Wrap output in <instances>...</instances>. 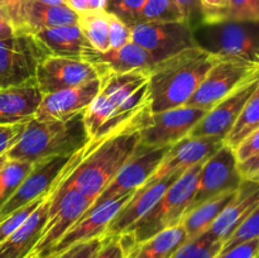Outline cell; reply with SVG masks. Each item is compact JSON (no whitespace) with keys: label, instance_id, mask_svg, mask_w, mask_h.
Wrapping results in <instances>:
<instances>
[{"label":"cell","instance_id":"1f68e13d","mask_svg":"<svg viewBox=\"0 0 259 258\" xmlns=\"http://www.w3.org/2000/svg\"><path fill=\"white\" fill-rule=\"evenodd\" d=\"M225 22L259 23V0H229L218 24Z\"/></svg>","mask_w":259,"mask_h":258},{"label":"cell","instance_id":"e0dca14e","mask_svg":"<svg viewBox=\"0 0 259 258\" xmlns=\"http://www.w3.org/2000/svg\"><path fill=\"white\" fill-rule=\"evenodd\" d=\"M224 146V141L215 137L187 136L172 144L159 166L147 182L158 181L175 172L182 171L207 161Z\"/></svg>","mask_w":259,"mask_h":258},{"label":"cell","instance_id":"9a60e30c","mask_svg":"<svg viewBox=\"0 0 259 258\" xmlns=\"http://www.w3.org/2000/svg\"><path fill=\"white\" fill-rule=\"evenodd\" d=\"M91 204L93 200L77 190H70L58 200V202L51 205L45 230L33 253L40 258H48L51 249L83 217Z\"/></svg>","mask_w":259,"mask_h":258},{"label":"cell","instance_id":"83f0119b","mask_svg":"<svg viewBox=\"0 0 259 258\" xmlns=\"http://www.w3.org/2000/svg\"><path fill=\"white\" fill-rule=\"evenodd\" d=\"M77 25L91 50L105 52L110 50L109 20L106 10H91L78 14Z\"/></svg>","mask_w":259,"mask_h":258},{"label":"cell","instance_id":"4dcf8cb0","mask_svg":"<svg viewBox=\"0 0 259 258\" xmlns=\"http://www.w3.org/2000/svg\"><path fill=\"white\" fill-rule=\"evenodd\" d=\"M223 242L214 239L207 233L194 240H187L172 258H215L222 252Z\"/></svg>","mask_w":259,"mask_h":258},{"label":"cell","instance_id":"52a82bcc","mask_svg":"<svg viewBox=\"0 0 259 258\" xmlns=\"http://www.w3.org/2000/svg\"><path fill=\"white\" fill-rule=\"evenodd\" d=\"M206 113L187 105L151 113L147 123L139 129L138 146L148 149L172 146L189 136Z\"/></svg>","mask_w":259,"mask_h":258},{"label":"cell","instance_id":"f35d334b","mask_svg":"<svg viewBox=\"0 0 259 258\" xmlns=\"http://www.w3.org/2000/svg\"><path fill=\"white\" fill-rule=\"evenodd\" d=\"M181 12L185 22L195 29L197 25L204 24V8L201 0H172Z\"/></svg>","mask_w":259,"mask_h":258},{"label":"cell","instance_id":"4fadbf2b","mask_svg":"<svg viewBox=\"0 0 259 258\" xmlns=\"http://www.w3.org/2000/svg\"><path fill=\"white\" fill-rule=\"evenodd\" d=\"M98 77L100 75L95 66L82 57L46 56L35 73V81L43 95L76 88Z\"/></svg>","mask_w":259,"mask_h":258},{"label":"cell","instance_id":"bcb514c9","mask_svg":"<svg viewBox=\"0 0 259 258\" xmlns=\"http://www.w3.org/2000/svg\"><path fill=\"white\" fill-rule=\"evenodd\" d=\"M15 35V29L8 18L0 15V40L8 39Z\"/></svg>","mask_w":259,"mask_h":258},{"label":"cell","instance_id":"d590c367","mask_svg":"<svg viewBox=\"0 0 259 258\" xmlns=\"http://www.w3.org/2000/svg\"><path fill=\"white\" fill-rule=\"evenodd\" d=\"M144 4L146 0H108L105 10L133 27L138 23Z\"/></svg>","mask_w":259,"mask_h":258},{"label":"cell","instance_id":"d6a6232c","mask_svg":"<svg viewBox=\"0 0 259 258\" xmlns=\"http://www.w3.org/2000/svg\"><path fill=\"white\" fill-rule=\"evenodd\" d=\"M185 20L172 0H146L138 23L142 22H180Z\"/></svg>","mask_w":259,"mask_h":258},{"label":"cell","instance_id":"816d5d0a","mask_svg":"<svg viewBox=\"0 0 259 258\" xmlns=\"http://www.w3.org/2000/svg\"><path fill=\"white\" fill-rule=\"evenodd\" d=\"M28 258H40V257H39V255L34 254V253H32V254H30V255H29V257H28Z\"/></svg>","mask_w":259,"mask_h":258},{"label":"cell","instance_id":"603a6c76","mask_svg":"<svg viewBox=\"0 0 259 258\" xmlns=\"http://www.w3.org/2000/svg\"><path fill=\"white\" fill-rule=\"evenodd\" d=\"M78 14L68 5H47L37 0H24L15 23V33L35 34L40 30L77 24Z\"/></svg>","mask_w":259,"mask_h":258},{"label":"cell","instance_id":"4316f807","mask_svg":"<svg viewBox=\"0 0 259 258\" xmlns=\"http://www.w3.org/2000/svg\"><path fill=\"white\" fill-rule=\"evenodd\" d=\"M235 191L225 192V194L219 195L218 197H214L209 201L202 202L201 205L190 210L185 215V218L182 219V225L186 230L187 240L196 239V238L201 237L202 234H205L210 229L212 223L217 220L220 212L225 209V206L233 199Z\"/></svg>","mask_w":259,"mask_h":258},{"label":"cell","instance_id":"9c48e42d","mask_svg":"<svg viewBox=\"0 0 259 258\" xmlns=\"http://www.w3.org/2000/svg\"><path fill=\"white\" fill-rule=\"evenodd\" d=\"M43 57L45 53L30 34L15 33L0 40V89L35 80Z\"/></svg>","mask_w":259,"mask_h":258},{"label":"cell","instance_id":"8992f818","mask_svg":"<svg viewBox=\"0 0 259 258\" xmlns=\"http://www.w3.org/2000/svg\"><path fill=\"white\" fill-rule=\"evenodd\" d=\"M258 71L257 63L219 56L186 105L209 111Z\"/></svg>","mask_w":259,"mask_h":258},{"label":"cell","instance_id":"f5cc1de1","mask_svg":"<svg viewBox=\"0 0 259 258\" xmlns=\"http://www.w3.org/2000/svg\"><path fill=\"white\" fill-rule=\"evenodd\" d=\"M255 258H259V255H257V257H255Z\"/></svg>","mask_w":259,"mask_h":258},{"label":"cell","instance_id":"2e32d148","mask_svg":"<svg viewBox=\"0 0 259 258\" xmlns=\"http://www.w3.org/2000/svg\"><path fill=\"white\" fill-rule=\"evenodd\" d=\"M209 27L211 52L259 65V23L225 22Z\"/></svg>","mask_w":259,"mask_h":258},{"label":"cell","instance_id":"836d02e7","mask_svg":"<svg viewBox=\"0 0 259 258\" xmlns=\"http://www.w3.org/2000/svg\"><path fill=\"white\" fill-rule=\"evenodd\" d=\"M255 238H259V205L238 225L237 229L225 240L222 252L248 242V240L255 239Z\"/></svg>","mask_w":259,"mask_h":258},{"label":"cell","instance_id":"f1b7e54d","mask_svg":"<svg viewBox=\"0 0 259 258\" xmlns=\"http://www.w3.org/2000/svg\"><path fill=\"white\" fill-rule=\"evenodd\" d=\"M259 128V85L248 99L232 131L224 138L225 146L235 149L250 133Z\"/></svg>","mask_w":259,"mask_h":258},{"label":"cell","instance_id":"484cf974","mask_svg":"<svg viewBox=\"0 0 259 258\" xmlns=\"http://www.w3.org/2000/svg\"><path fill=\"white\" fill-rule=\"evenodd\" d=\"M186 242V230L180 223L137 244L126 258H172Z\"/></svg>","mask_w":259,"mask_h":258},{"label":"cell","instance_id":"74e56055","mask_svg":"<svg viewBox=\"0 0 259 258\" xmlns=\"http://www.w3.org/2000/svg\"><path fill=\"white\" fill-rule=\"evenodd\" d=\"M110 50H118L132 42V27L116 15L108 13Z\"/></svg>","mask_w":259,"mask_h":258},{"label":"cell","instance_id":"ee69618b","mask_svg":"<svg viewBox=\"0 0 259 258\" xmlns=\"http://www.w3.org/2000/svg\"><path fill=\"white\" fill-rule=\"evenodd\" d=\"M238 169L243 180L259 181V153L247 161L238 163Z\"/></svg>","mask_w":259,"mask_h":258},{"label":"cell","instance_id":"44dd1931","mask_svg":"<svg viewBox=\"0 0 259 258\" xmlns=\"http://www.w3.org/2000/svg\"><path fill=\"white\" fill-rule=\"evenodd\" d=\"M43 100L37 81L0 89V125L27 124L35 119Z\"/></svg>","mask_w":259,"mask_h":258},{"label":"cell","instance_id":"d6986e66","mask_svg":"<svg viewBox=\"0 0 259 258\" xmlns=\"http://www.w3.org/2000/svg\"><path fill=\"white\" fill-rule=\"evenodd\" d=\"M182 174H184L182 171L175 172L158 181L146 182L143 186L136 190L129 201L124 205L123 209L119 211V214L114 218L111 224L109 225L106 237L120 235L129 232L142 218L146 217L153 209L154 205L159 201L164 192Z\"/></svg>","mask_w":259,"mask_h":258},{"label":"cell","instance_id":"277c9868","mask_svg":"<svg viewBox=\"0 0 259 258\" xmlns=\"http://www.w3.org/2000/svg\"><path fill=\"white\" fill-rule=\"evenodd\" d=\"M83 113L67 121L38 120L25 124L19 141L7 152L8 159L35 163L53 156H70L88 144Z\"/></svg>","mask_w":259,"mask_h":258},{"label":"cell","instance_id":"ffe728a7","mask_svg":"<svg viewBox=\"0 0 259 258\" xmlns=\"http://www.w3.org/2000/svg\"><path fill=\"white\" fill-rule=\"evenodd\" d=\"M132 194H126L124 196L116 197V199L110 200L105 204L100 205L96 209L86 212L60 240L57 244L51 249L50 255L57 254V253L63 252L71 245L76 243L85 242V240L94 239V238L105 237L108 232L109 225L114 220V218L119 214L124 205L129 201L132 197Z\"/></svg>","mask_w":259,"mask_h":258},{"label":"cell","instance_id":"6da1fadb","mask_svg":"<svg viewBox=\"0 0 259 258\" xmlns=\"http://www.w3.org/2000/svg\"><path fill=\"white\" fill-rule=\"evenodd\" d=\"M148 116L141 123L115 132L105 138L89 141L85 158L82 151L73 153L66 166L65 174L52 191L51 205L58 202L70 190H77L93 202L95 201L133 156L139 143V129L147 123Z\"/></svg>","mask_w":259,"mask_h":258},{"label":"cell","instance_id":"ac0fdd59","mask_svg":"<svg viewBox=\"0 0 259 258\" xmlns=\"http://www.w3.org/2000/svg\"><path fill=\"white\" fill-rule=\"evenodd\" d=\"M101 88V77L80 86L43 95L35 119L38 120L67 121L85 113Z\"/></svg>","mask_w":259,"mask_h":258},{"label":"cell","instance_id":"7a4b0ae2","mask_svg":"<svg viewBox=\"0 0 259 258\" xmlns=\"http://www.w3.org/2000/svg\"><path fill=\"white\" fill-rule=\"evenodd\" d=\"M151 114L148 71L101 76L98 95L83 113L89 141L101 139L143 121Z\"/></svg>","mask_w":259,"mask_h":258},{"label":"cell","instance_id":"7bdbcfd3","mask_svg":"<svg viewBox=\"0 0 259 258\" xmlns=\"http://www.w3.org/2000/svg\"><path fill=\"white\" fill-rule=\"evenodd\" d=\"M128 252L124 248L119 235L108 237L105 244L101 247L95 258H126Z\"/></svg>","mask_w":259,"mask_h":258},{"label":"cell","instance_id":"5b68a950","mask_svg":"<svg viewBox=\"0 0 259 258\" xmlns=\"http://www.w3.org/2000/svg\"><path fill=\"white\" fill-rule=\"evenodd\" d=\"M202 164L204 162L186 169L169 186L153 209L146 217L142 218L129 232H126L131 233L136 245L149 239L166 228L182 223L194 199Z\"/></svg>","mask_w":259,"mask_h":258},{"label":"cell","instance_id":"7dc6e473","mask_svg":"<svg viewBox=\"0 0 259 258\" xmlns=\"http://www.w3.org/2000/svg\"><path fill=\"white\" fill-rule=\"evenodd\" d=\"M66 4L77 14L89 12V0H66Z\"/></svg>","mask_w":259,"mask_h":258},{"label":"cell","instance_id":"8fae6325","mask_svg":"<svg viewBox=\"0 0 259 258\" xmlns=\"http://www.w3.org/2000/svg\"><path fill=\"white\" fill-rule=\"evenodd\" d=\"M242 181L234 149L224 144L202 164L189 211L219 195L235 191Z\"/></svg>","mask_w":259,"mask_h":258},{"label":"cell","instance_id":"681fc988","mask_svg":"<svg viewBox=\"0 0 259 258\" xmlns=\"http://www.w3.org/2000/svg\"><path fill=\"white\" fill-rule=\"evenodd\" d=\"M0 15H2V17L8 18L7 13H5V9H4V4H3V0H0ZM8 19H9V18H8Z\"/></svg>","mask_w":259,"mask_h":258},{"label":"cell","instance_id":"8d00e7d4","mask_svg":"<svg viewBox=\"0 0 259 258\" xmlns=\"http://www.w3.org/2000/svg\"><path fill=\"white\" fill-rule=\"evenodd\" d=\"M108 237H99L85 242L76 243L63 252L50 255L48 258H95L99 250L105 244Z\"/></svg>","mask_w":259,"mask_h":258},{"label":"cell","instance_id":"d4e9b609","mask_svg":"<svg viewBox=\"0 0 259 258\" xmlns=\"http://www.w3.org/2000/svg\"><path fill=\"white\" fill-rule=\"evenodd\" d=\"M33 38L45 56L82 57L90 50L77 24L40 30L33 34Z\"/></svg>","mask_w":259,"mask_h":258},{"label":"cell","instance_id":"cb8c5ba5","mask_svg":"<svg viewBox=\"0 0 259 258\" xmlns=\"http://www.w3.org/2000/svg\"><path fill=\"white\" fill-rule=\"evenodd\" d=\"M51 196L28 218L24 224L18 228L3 243H0V258H28L39 242L48 220L51 207Z\"/></svg>","mask_w":259,"mask_h":258},{"label":"cell","instance_id":"c3c4849f","mask_svg":"<svg viewBox=\"0 0 259 258\" xmlns=\"http://www.w3.org/2000/svg\"><path fill=\"white\" fill-rule=\"evenodd\" d=\"M37 2L47 5H67L66 4V0H37Z\"/></svg>","mask_w":259,"mask_h":258},{"label":"cell","instance_id":"7c38bea8","mask_svg":"<svg viewBox=\"0 0 259 258\" xmlns=\"http://www.w3.org/2000/svg\"><path fill=\"white\" fill-rule=\"evenodd\" d=\"M70 156H53L33 163L32 169L20 182L14 194L0 207V220L7 215L38 199L47 196L53 191L56 185L66 171V166L70 162Z\"/></svg>","mask_w":259,"mask_h":258},{"label":"cell","instance_id":"f907efd6","mask_svg":"<svg viewBox=\"0 0 259 258\" xmlns=\"http://www.w3.org/2000/svg\"><path fill=\"white\" fill-rule=\"evenodd\" d=\"M7 161H8V157H7V153H5L4 156H2V157H0V167H2L3 164H4L5 162H7Z\"/></svg>","mask_w":259,"mask_h":258},{"label":"cell","instance_id":"f6af8a7d","mask_svg":"<svg viewBox=\"0 0 259 258\" xmlns=\"http://www.w3.org/2000/svg\"><path fill=\"white\" fill-rule=\"evenodd\" d=\"M23 3H24V0H3L5 13H7L8 18H9L13 27H14L15 23H17V19L18 17H19V13H20V9H22Z\"/></svg>","mask_w":259,"mask_h":258},{"label":"cell","instance_id":"e575fe53","mask_svg":"<svg viewBox=\"0 0 259 258\" xmlns=\"http://www.w3.org/2000/svg\"><path fill=\"white\" fill-rule=\"evenodd\" d=\"M47 196L35 200V201L30 202V204L25 205V206L20 207V209L15 210V211L10 212V214L7 215L4 219L0 220V243L4 242V240L7 239L10 234H13L18 228L22 227V225L24 224L25 220H27L28 218L40 206V204L47 199Z\"/></svg>","mask_w":259,"mask_h":258},{"label":"cell","instance_id":"60d3db41","mask_svg":"<svg viewBox=\"0 0 259 258\" xmlns=\"http://www.w3.org/2000/svg\"><path fill=\"white\" fill-rule=\"evenodd\" d=\"M25 124L17 125H0V157L4 156L22 136Z\"/></svg>","mask_w":259,"mask_h":258},{"label":"cell","instance_id":"3957f363","mask_svg":"<svg viewBox=\"0 0 259 258\" xmlns=\"http://www.w3.org/2000/svg\"><path fill=\"white\" fill-rule=\"evenodd\" d=\"M218 57L196 45L152 66L148 71L149 111L156 114L186 105Z\"/></svg>","mask_w":259,"mask_h":258},{"label":"cell","instance_id":"b9f144b4","mask_svg":"<svg viewBox=\"0 0 259 258\" xmlns=\"http://www.w3.org/2000/svg\"><path fill=\"white\" fill-rule=\"evenodd\" d=\"M235 157L238 159V163L249 159L250 157L259 153V128L255 129L253 133H250L237 148L234 149Z\"/></svg>","mask_w":259,"mask_h":258},{"label":"cell","instance_id":"ba28073f","mask_svg":"<svg viewBox=\"0 0 259 258\" xmlns=\"http://www.w3.org/2000/svg\"><path fill=\"white\" fill-rule=\"evenodd\" d=\"M132 42L148 51L158 61L197 45L191 25L180 22H142L132 27Z\"/></svg>","mask_w":259,"mask_h":258},{"label":"cell","instance_id":"f546056e","mask_svg":"<svg viewBox=\"0 0 259 258\" xmlns=\"http://www.w3.org/2000/svg\"><path fill=\"white\" fill-rule=\"evenodd\" d=\"M33 163L8 159L0 167V207L14 194L20 182L32 169Z\"/></svg>","mask_w":259,"mask_h":258},{"label":"cell","instance_id":"ab89813d","mask_svg":"<svg viewBox=\"0 0 259 258\" xmlns=\"http://www.w3.org/2000/svg\"><path fill=\"white\" fill-rule=\"evenodd\" d=\"M257 255H259V238L220 252L215 258H255Z\"/></svg>","mask_w":259,"mask_h":258},{"label":"cell","instance_id":"7402d4cb","mask_svg":"<svg viewBox=\"0 0 259 258\" xmlns=\"http://www.w3.org/2000/svg\"><path fill=\"white\" fill-rule=\"evenodd\" d=\"M86 61L93 63L99 75L106 73H125L136 70L149 71L157 60L148 52L134 42H129L118 50H108L105 52H98L88 50L82 56Z\"/></svg>","mask_w":259,"mask_h":258},{"label":"cell","instance_id":"30bf717a","mask_svg":"<svg viewBox=\"0 0 259 258\" xmlns=\"http://www.w3.org/2000/svg\"><path fill=\"white\" fill-rule=\"evenodd\" d=\"M169 147L171 146L148 149L137 146L133 156L121 167L120 171L115 175V177L103 190V192L96 197L95 201L91 204V206L89 207L86 212L91 211V210L96 209L100 205L105 204V202L110 201L113 199H116V197L132 194L141 186H143L147 180L153 175L157 167L159 166Z\"/></svg>","mask_w":259,"mask_h":258},{"label":"cell","instance_id":"5bb4252c","mask_svg":"<svg viewBox=\"0 0 259 258\" xmlns=\"http://www.w3.org/2000/svg\"><path fill=\"white\" fill-rule=\"evenodd\" d=\"M259 85V71L210 109L204 118L196 124L189 136L215 137L224 141L235 121L239 118L248 99L253 95Z\"/></svg>","mask_w":259,"mask_h":258}]
</instances>
